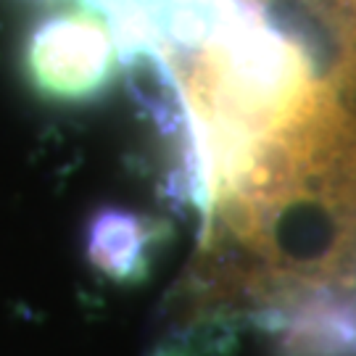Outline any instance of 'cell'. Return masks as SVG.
Returning a JSON list of instances; mask_svg holds the SVG:
<instances>
[{"mask_svg":"<svg viewBox=\"0 0 356 356\" xmlns=\"http://www.w3.org/2000/svg\"><path fill=\"white\" fill-rule=\"evenodd\" d=\"M114 51L108 26L92 19H56L35 38V66L48 82L88 85L103 74Z\"/></svg>","mask_w":356,"mask_h":356,"instance_id":"1","label":"cell"}]
</instances>
